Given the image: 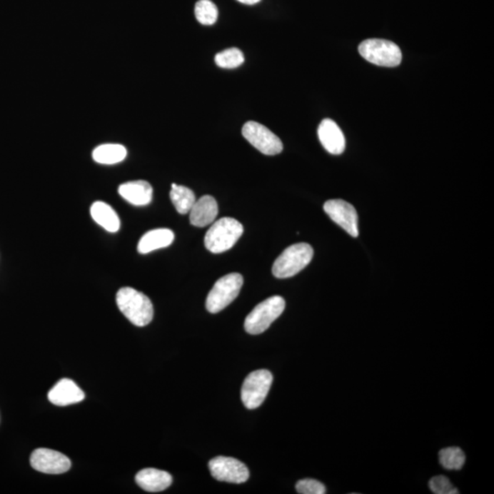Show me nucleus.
Masks as SVG:
<instances>
[{"label": "nucleus", "mask_w": 494, "mask_h": 494, "mask_svg": "<svg viewBox=\"0 0 494 494\" xmlns=\"http://www.w3.org/2000/svg\"><path fill=\"white\" fill-rule=\"evenodd\" d=\"M116 304L130 323L138 327H144L151 323L154 310L152 302L145 294L132 288L119 289L116 294Z\"/></svg>", "instance_id": "nucleus-1"}, {"label": "nucleus", "mask_w": 494, "mask_h": 494, "mask_svg": "<svg viewBox=\"0 0 494 494\" xmlns=\"http://www.w3.org/2000/svg\"><path fill=\"white\" fill-rule=\"evenodd\" d=\"M243 233L241 223L233 218L223 217L211 226L204 237V245L210 252L220 253L232 248Z\"/></svg>", "instance_id": "nucleus-2"}, {"label": "nucleus", "mask_w": 494, "mask_h": 494, "mask_svg": "<svg viewBox=\"0 0 494 494\" xmlns=\"http://www.w3.org/2000/svg\"><path fill=\"white\" fill-rule=\"evenodd\" d=\"M313 248L306 243L288 246L273 265L272 273L276 278L294 277L310 264L313 258Z\"/></svg>", "instance_id": "nucleus-3"}, {"label": "nucleus", "mask_w": 494, "mask_h": 494, "mask_svg": "<svg viewBox=\"0 0 494 494\" xmlns=\"http://www.w3.org/2000/svg\"><path fill=\"white\" fill-rule=\"evenodd\" d=\"M286 302L279 296H274L259 303L246 318L245 329L252 336L264 333L284 311Z\"/></svg>", "instance_id": "nucleus-4"}, {"label": "nucleus", "mask_w": 494, "mask_h": 494, "mask_svg": "<svg viewBox=\"0 0 494 494\" xmlns=\"http://www.w3.org/2000/svg\"><path fill=\"white\" fill-rule=\"evenodd\" d=\"M243 283L242 275L232 273L221 278L208 294L206 308L211 313H218L236 300Z\"/></svg>", "instance_id": "nucleus-5"}, {"label": "nucleus", "mask_w": 494, "mask_h": 494, "mask_svg": "<svg viewBox=\"0 0 494 494\" xmlns=\"http://www.w3.org/2000/svg\"><path fill=\"white\" fill-rule=\"evenodd\" d=\"M358 50L366 61L378 66L395 67L402 61V53L398 45L381 39L363 41Z\"/></svg>", "instance_id": "nucleus-6"}, {"label": "nucleus", "mask_w": 494, "mask_h": 494, "mask_svg": "<svg viewBox=\"0 0 494 494\" xmlns=\"http://www.w3.org/2000/svg\"><path fill=\"white\" fill-rule=\"evenodd\" d=\"M273 382L268 370H258L250 373L243 383L241 398L246 408L256 409L265 401Z\"/></svg>", "instance_id": "nucleus-7"}, {"label": "nucleus", "mask_w": 494, "mask_h": 494, "mask_svg": "<svg viewBox=\"0 0 494 494\" xmlns=\"http://www.w3.org/2000/svg\"><path fill=\"white\" fill-rule=\"evenodd\" d=\"M243 138L261 153L274 156L283 151V144L277 135L258 122L249 121L243 126Z\"/></svg>", "instance_id": "nucleus-8"}, {"label": "nucleus", "mask_w": 494, "mask_h": 494, "mask_svg": "<svg viewBox=\"0 0 494 494\" xmlns=\"http://www.w3.org/2000/svg\"><path fill=\"white\" fill-rule=\"evenodd\" d=\"M214 479L229 483H243L249 479V470L245 464L233 458L219 456L209 463Z\"/></svg>", "instance_id": "nucleus-9"}, {"label": "nucleus", "mask_w": 494, "mask_h": 494, "mask_svg": "<svg viewBox=\"0 0 494 494\" xmlns=\"http://www.w3.org/2000/svg\"><path fill=\"white\" fill-rule=\"evenodd\" d=\"M323 209L331 219L351 236H359L358 214L352 204L343 200H330L324 203Z\"/></svg>", "instance_id": "nucleus-10"}, {"label": "nucleus", "mask_w": 494, "mask_h": 494, "mask_svg": "<svg viewBox=\"0 0 494 494\" xmlns=\"http://www.w3.org/2000/svg\"><path fill=\"white\" fill-rule=\"evenodd\" d=\"M31 465L42 473L61 474L70 470L71 463L63 453L49 448H37L31 454Z\"/></svg>", "instance_id": "nucleus-11"}, {"label": "nucleus", "mask_w": 494, "mask_h": 494, "mask_svg": "<svg viewBox=\"0 0 494 494\" xmlns=\"http://www.w3.org/2000/svg\"><path fill=\"white\" fill-rule=\"evenodd\" d=\"M318 136L321 145L329 153L340 155L346 151V138L333 120L326 119L318 126Z\"/></svg>", "instance_id": "nucleus-12"}, {"label": "nucleus", "mask_w": 494, "mask_h": 494, "mask_svg": "<svg viewBox=\"0 0 494 494\" xmlns=\"http://www.w3.org/2000/svg\"><path fill=\"white\" fill-rule=\"evenodd\" d=\"M86 395L76 383L61 379L49 392L48 398L55 405L65 406L83 401Z\"/></svg>", "instance_id": "nucleus-13"}, {"label": "nucleus", "mask_w": 494, "mask_h": 494, "mask_svg": "<svg viewBox=\"0 0 494 494\" xmlns=\"http://www.w3.org/2000/svg\"><path fill=\"white\" fill-rule=\"evenodd\" d=\"M120 196L136 206H145L151 203L153 188L146 181H128L120 185Z\"/></svg>", "instance_id": "nucleus-14"}, {"label": "nucleus", "mask_w": 494, "mask_h": 494, "mask_svg": "<svg viewBox=\"0 0 494 494\" xmlns=\"http://www.w3.org/2000/svg\"><path fill=\"white\" fill-rule=\"evenodd\" d=\"M218 216L217 201L210 195H204L195 201L190 211L191 223L197 227L210 226Z\"/></svg>", "instance_id": "nucleus-15"}, {"label": "nucleus", "mask_w": 494, "mask_h": 494, "mask_svg": "<svg viewBox=\"0 0 494 494\" xmlns=\"http://www.w3.org/2000/svg\"><path fill=\"white\" fill-rule=\"evenodd\" d=\"M136 483L146 492L158 493L171 485L172 477L167 471L148 468L136 474Z\"/></svg>", "instance_id": "nucleus-16"}, {"label": "nucleus", "mask_w": 494, "mask_h": 494, "mask_svg": "<svg viewBox=\"0 0 494 494\" xmlns=\"http://www.w3.org/2000/svg\"><path fill=\"white\" fill-rule=\"evenodd\" d=\"M174 241V233L167 228H161L149 231L139 240L138 252L145 253L155 251V250L165 248L171 246Z\"/></svg>", "instance_id": "nucleus-17"}, {"label": "nucleus", "mask_w": 494, "mask_h": 494, "mask_svg": "<svg viewBox=\"0 0 494 494\" xmlns=\"http://www.w3.org/2000/svg\"><path fill=\"white\" fill-rule=\"evenodd\" d=\"M91 216L94 222L110 233H116L120 228V220L118 213L109 204L103 201H96L91 206Z\"/></svg>", "instance_id": "nucleus-18"}, {"label": "nucleus", "mask_w": 494, "mask_h": 494, "mask_svg": "<svg viewBox=\"0 0 494 494\" xmlns=\"http://www.w3.org/2000/svg\"><path fill=\"white\" fill-rule=\"evenodd\" d=\"M128 151L120 144H104L94 149L93 158L97 163L113 165L126 158Z\"/></svg>", "instance_id": "nucleus-19"}, {"label": "nucleus", "mask_w": 494, "mask_h": 494, "mask_svg": "<svg viewBox=\"0 0 494 494\" xmlns=\"http://www.w3.org/2000/svg\"><path fill=\"white\" fill-rule=\"evenodd\" d=\"M171 199L177 212L181 214L190 213L193 208L196 196L191 188L178 186L176 183L171 184Z\"/></svg>", "instance_id": "nucleus-20"}, {"label": "nucleus", "mask_w": 494, "mask_h": 494, "mask_svg": "<svg viewBox=\"0 0 494 494\" xmlns=\"http://www.w3.org/2000/svg\"><path fill=\"white\" fill-rule=\"evenodd\" d=\"M438 458L441 466L447 470H460L466 460L463 451L458 447L443 448L440 451Z\"/></svg>", "instance_id": "nucleus-21"}, {"label": "nucleus", "mask_w": 494, "mask_h": 494, "mask_svg": "<svg viewBox=\"0 0 494 494\" xmlns=\"http://www.w3.org/2000/svg\"><path fill=\"white\" fill-rule=\"evenodd\" d=\"M214 61H216L218 66L221 68L235 69V68L239 67L240 65L243 64L245 57H243V54L239 49L230 48L217 54Z\"/></svg>", "instance_id": "nucleus-22"}, {"label": "nucleus", "mask_w": 494, "mask_h": 494, "mask_svg": "<svg viewBox=\"0 0 494 494\" xmlns=\"http://www.w3.org/2000/svg\"><path fill=\"white\" fill-rule=\"evenodd\" d=\"M195 16L203 25H213L218 19V9L211 0H200L195 5Z\"/></svg>", "instance_id": "nucleus-23"}, {"label": "nucleus", "mask_w": 494, "mask_h": 494, "mask_svg": "<svg viewBox=\"0 0 494 494\" xmlns=\"http://www.w3.org/2000/svg\"><path fill=\"white\" fill-rule=\"evenodd\" d=\"M430 488L435 494H457L460 493L445 476H435L430 480Z\"/></svg>", "instance_id": "nucleus-24"}, {"label": "nucleus", "mask_w": 494, "mask_h": 494, "mask_svg": "<svg viewBox=\"0 0 494 494\" xmlns=\"http://www.w3.org/2000/svg\"><path fill=\"white\" fill-rule=\"evenodd\" d=\"M296 490L301 494H324L326 488L323 483L313 479H304L298 480L296 484Z\"/></svg>", "instance_id": "nucleus-25"}, {"label": "nucleus", "mask_w": 494, "mask_h": 494, "mask_svg": "<svg viewBox=\"0 0 494 494\" xmlns=\"http://www.w3.org/2000/svg\"><path fill=\"white\" fill-rule=\"evenodd\" d=\"M237 1L243 3V4L253 5L261 1V0H237Z\"/></svg>", "instance_id": "nucleus-26"}]
</instances>
